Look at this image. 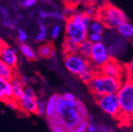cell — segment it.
Here are the masks:
<instances>
[{"mask_svg":"<svg viewBox=\"0 0 133 132\" xmlns=\"http://www.w3.org/2000/svg\"><path fill=\"white\" fill-rule=\"evenodd\" d=\"M63 63L66 69L71 74L75 76H79L90 67L89 59H85L78 53L64 55Z\"/></svg>","mask_w":133,"mask_h":132,"instance_id":"6","label":"cell"},{"mask_svg":"<svg viewBox=\"0 0 133 132\" xmlns=\"http://www.w3.org/2000/svg\"><path fill=\"white\" fill-rule=\"evenodd\" d=\"M48 18H51L57 22H63L66 21V17L63 14V13L59 11H48Z\"/></svg>","mask_w":133,"mask_h":132,"instance_id":"23","label":"cell"},{"mask_svg":"<svg viewBox=\"0 0 133 132\" xmlns=\"http://www.w3.org/2000/svg\"><path fill=\"white\" fill-rule=\"evenodd\" d=\"M87 132H100V126L95 122H88L87 123Z\"/></svg>","mask_w":133,"mask_h":132,"instance_id":"33","label":"cell"},{"mask_svg":"<svg viewBox=\"0 0 133 132\" xmlns=\"http://www.w3.org/2000/svg\"><path fill=\"white\" fill-rule=\"evenodd\" d=\"M39 24H38V32L36 34L35 37V40L38 43H41L44 42L47 40V37H48V29L46 25L44 24V22H42V20L39 19L38 21Z\"/></svg>","mask_w":133,"mask_h":132,"instance_id":"19","label":"cell"},{"mask_svg":"<svg viewBox=\"0 0 133 132\" xmlns=\"http://www.w3.org/2000/svg\"><path fill=\"white\" fill-rule=\"evenodd\" d=\"M87 40H90L93 44H97V43H102V42H103L104 38H103V36L101 35V34L91 33V32H89Z\"/></svg>","mask_w":133,"mask_h":132,"instance_id":"26","label":"cell"},{"mask_svg":"<svg viewBox=\"0 0 133 132\" xmlns=\"http://www.w3.org/2000/svg\"><path fill=\"white\" fill-rule=\"evenodd\" d=\"M47 123H48L50 129H51L52 132H65L66 131V130L63 127H61L59 125H57L56 123H53L51 121L47 120Z\"/></svg>","mask_w":133,"mask_h":132,"instance_id":"29","label":"cell"},{"mask_svg":"<svg viewBox=\"0 0 133 132\" xmlns=\"http://www.w3.org/2000/svg\"><path fill=\"white\" fill-rule=\"evenodd\" d=\"M18 78H19V77H18ZM19 78H20V80H21V81H22V83L25 86V85L28 83V78H27L26 76L23 75V76L20 77Z\"/></svg>","mask_w":133,"mask_h":132,"instance_id":"37","label":"cell"},{"mask_svg":"<svg viewBox=\"0 0 133 132\" xmlns=\"http://www.w3.org/2000/svg\"><path fill=\"white\" fill-rule=\"evenodd\" d=\"M87 120H83L76 127L71 130H68L65 132H86L87 129Z\"/></svg>","mask_w":133,"mask_h":132,"instance_id":"27","label":"cell"},{"mask_svg":"<svg viewBox=\"0 0 133 132\" xmlns=\"http://www.w3.org/2000/svg\"><path fill=\"white\" fill-rule=\"evenodd\" d=\"M0 59L10 67L15 69L18 64V55L17 50L13 47L6 45L0 55Z\"/></svg>","mask_w":133,"mask_h":132,"instance_id":"10","label":"cell"},{"mask_svg":"<svg viewBox=\"0 0 133 132\" xmlns=\"http://www.w3.org/2000/svg\"><path fill=\"white\" fill-rule=\"evenodd\" d=\"M116 95L121 108L120 120H133V80L125 79Z\"/></svg>","mask_w":133,"mask_h":132,"instance_id":"3","label":"cell"},{"mask_svg":"<svg viewBox=\"0 0 133 132\" xmlns=\"http://www.w3.org/2000/svg\"><path fill=\"white\" fill-rule=\"evenodd\" d=\"M0 76L9 81L16 77L14 69L3 62L1 59H0Z\"/></svg>","mask_w":133,"mask_h":132,"instance_id":"16","label":"cell"},{"mask_svg":"<svg viewBox=\"0 0 133 132\" xmlns=\"http://www.w3.org/2000/svg\"><path fill=\"white\" fill-rule=\"evenodd\" d=\"M61 30H62V28H61L60 25H59V24L54 25L52 26V28L51 29V32H50V36H51V38L53 40L57 39L61 33Z\"/></svg>","mask_w":133,"mask_h":132,"instance_id":"28","label":"cell"},{"mask_svg":"<svg viewBox=\"0 0 133 132\" xmlns=\"http://www.w3.org/2000/svg\"><path fill=\"white\" fill-rule=\"evenodd\" d=\"M6 43L0 38V55H1V53H2V51H3V49L4 48V47L6 46Z\"/></svg>","mask_w":133,"mask_h":132,"instance_id":"38","label":"cell"},{"mask_svg":"<svg viewBox=\"0 0 133 132\" xmlns=\"http://www.w3.org/2000/svg\"><path fill=\"white\" fill-rule=\"evenodd\" d=\"M17 37H18V40L22 44H25L29 39V35L27 33V32L20 27L17 28Z\"/></svg>","mask_w":133,"mask_h":132,"instance_id":"25","label":"cell"},{"mask_svg":"<svg viewBox=\"0 0 133 132\" xmlns=\"http://www.w3.org/2000/svg\"><path fill=\"white\" fill-rule=\"evenodd\" d=\"M16 101L18 108L25 113H36L37 106V97L32 88L29 86H25L22 96Z\"/></svg>","mask_w":133,"mask_h":132,"instance_id":"8","label":"cell"},{"mask_svg":"<svg viewBox=\"0 0 133 132\" xmlns=\"http://www.w3.org/2000/svg\"><path fill=\"white\" fill-rule=\"evenodd\" d=\"M119 34L125 39L133 40V24L126 21L116 29Z\"/></svg>","mask_w":133,"mask_h":132,"instance_id":"15","label":"cell"},{"mask_svg":"<svg viewBox=\"0 0 133 132\" xmlns=\"http://www.w3.org/2000/svg\"><path fill=\"white\" fill-rule=\"evenodd\" d=\"M97 105L103 112L110 116L120 119L121 108L118 96L116 94H107L95 98Z\"/></svg>","mask_w":133,"mask_h":132,"instance_id":"5","label":"cell"},{"mask_svg":"<svg viewBox=\"0 0 133 132\" xmlns=\"http://www.w3.org/2000/svg\"><path fill=\"white\" fill-rule=\"evenodd\" d=\"M96 72H97V71L92 67V66H90V67L87 70H86L84 72L78 76V78L82 82H84L85 84L89 85L90 83V81L93 80Z\"/></svg>","mask_w":133,"mask_h":132,"instance_id":"22","label":"cell"},{"mask_svg":"<svg viewBox=\"0 0 133 132\" xmlns=\"http://www.w3.org/2000/svg\"><path fill=\"white\" fill-rule=\"evenodd\" d=\"M112 59L109 48L103 43H97L93 45L92 52L89 59L90 65L98 71L103 66Z\"/></svg>","mask_w":133,"mask_h":132,"instance_id":"7","label":"cell"},{"mask_svg":"<svg viewBox=\"0 0 133 132\" xmlns=\"http://www.w3.org/2000/svg\"><path fill=\"white\" fill-rule=\"evenodd\" d=\"M10 85L13 91L14 99L15 101H18L24 93L25 86L22 83L20 78L18 76H16L10 81Z\"/></svg>","mask_w":133,"mask_h":132,"instance_id":"14","label":"cell"},{"mask_svg":"<svg viewBox=\"0 0 133 132\" xmlns=\"http://www.w3.org/2000/svg\"><path fill=\"white\" fill-rule=\"evenodd\" d=\"M125 69H126L127 78L133 80V59L125 65Z\"/></svg>","mask_w":133,"mask_h":132,"instance_id":"31","label":"cell"},{"mask_svg":"<svg viewBox=\"0 0 133 132\" xmlns=\"http://www.w3.org/2000/svg\"><path fill=\"white\" fill-rule=\"evenodd\" d=\"M105 26L103 22L99 18H93L89 25V32L91 33H97L102 35L105 31Z\"/></svg>","mask_w":133,"mask_h":132,"instance_id":"18","label":"cell"},{"mask_svg":"<svg viewBox=\"0 0 133 132\" xmlns=\"http://www.w3.org/2000/svg\"><path fill=\"white\" fill-rule=\"evenodd\" d=\"M58 96V93H55L47 100L45 111V116L47 119H52L56 115V101Z\"/></svg>","mask_w":133,"mask_h":132,"instance_id":"12","label":"cell"},{"mask_svg":"<svg viewBox=\"0 0 133 132\" xmlns=\"http://www.w3.org/2000/svg\"><path fill=\"white\" fill-rule=\"evenodd\" d=\"M63 47L64 55L74 54V53H78V44L75 43L72 40H70L64 38V42H63Z\"/></svg>","mask_w":133,"mask_h":132,"instance_id":"20","label":"cell"},{"mask_svg":"<svg viewBox=\"0 0 133 132\" xmlns=\"http://www.w3.org/2000/svg\"><path fill=\"white\" fill-rule=\"evenodd\" d=\"M46 102L43 99H38L37 98V112L36 114H37L40 116H45V111H46Z\"/></svg>","mask_w":133,"mask_h":132,"instance_id":"24","label":"cell"},{"mask_svg":"<svg viewBox=\"0 0 133 132\" xmlns=\"http://www.w3.org/2000/svg\"><path fill=\"white\" fill-rule=\"evenodd\" d=\"M86 12H75L66 19L65 39L74 41L79 44L87 40L89 34V25L92 21Z\"/></svg>","mask_w":133,"mask_h":132,"instance_id":"1","label":"cell"},{"mask_svg":"<svg viewBox=\"0 0 133 132\" xmlns=\"http://www.w3.org/2000/svg\"><path fill=\"white\" fill-rule=\"evenodd\" d=\"M100 132H114V130L105 125H101L100 126Z\"/></svg>","mask_w":133,"mask_h":132,"instance_id":"36","label":"cell"},{"mask_svg":"<svg viewBox=\"0 0 133 132\" xmlns=\"http://www.w3.org/2000/svg\"><path fill=\"white\" fill-rule=\"evenodd\" d=\"M20 52L21 53L28 59V60H36L37 54L34 50L26 44H21L20 45Z\"/></svg>","mask_w":133,"mask_h":132,"instance_id":"21","label":"cell"},{"mask_svg":"<svg viewBox=\"0 0 133 132\" xmlns=\"http://www.w3.org/2000/svg\"><path fill=\"white\" fill-rule=\"evenodd\" d=\"M93 44L88 40H86L82 43L78 44V53L82 55V57H84L87 59H90L91 52H92V48H93Z\"/></svg>","mask_w":133,"mask_h":132,"instance_id":"17","label":"cell"},{"mask_svg":"<svg viewBox=\"0 0 133 132\" xmlns=\"http://www.w3.org/2000/svg\"><path fill=\"white\" fill-rule=\"evenodd\" d=\"M98 71L109 77L121 79L123 81L128 78L125 65H122L120 62L112 58L107 63H105Z\"/></svg>","mask_w":133,"mask_h":132,"instance_id":"9","label":"cell"},{"mask_svg":"<svg viewBox=\"0 0 133 132\" xmlns=\"http://www.w3.org/2000/svg\"><path fill=\"white\" fill-rule=\"evenodd\" d=\"M105 25V28L117 29L123 22L128 21L122 10L113 5H105L98 12V18Z\"/></svg>","mask_w":133,"mask_h":132,"instance_id":"4","label":"cell"},{"mask_svg":"<svg viewBox=\"0 0 133 132\" xmlns=\"http://www.w3.org/2000/svg\"><path fill=\"white\" fill-rule=\"evenodd\" d=\"M62 96H63V97L65 99L66 101H72V100H75V99H76L73 93H68V92H66V93H63Z\"/></svg>","mask_w":133,"mask_h":132,"instance_id":"35","label":"cell"},{"mask_svg":"<svg viewBox=\"0 0 133 132\" xmlns=\"http://www.w3.org/2000/svg\"><path fill=\"white\" fill-rule=\"evenodd\" d=\"M38 55L43 59H49L55 57L56 48L52 42H47L38 48Z\"/></svg>","mask_w":133,"mask_h":132,"instance_id":"13","label":"cell"},{"mask_svg":"<svg viewBox=\"0 0 133 132\" xmlns=\"http://www.w3.org/2000/svg\"><path fill=\"white\" fill-rule=\"evenodd\" d=\"M17 23H18V21H11L9 18V19H4L2 22V25L4 26L5 28L10 29H15Z\"/></svg>","mask_w":133,"mask_h":132,"instance_id":"32","label":"cell"},{"mask_svg":"<svg viewBox=\"0 0 133 132\" xmlns=\"http://www.w3.org/2000/svg\"><path fill=\"white\" fill-rule=\"evenodd\" d=\"M122 83L123 81L121 79L109 77L100 71H97L88 86L94 98H97L107 94H116Z\"/></svg>","mask_w":133,"mask_h":132,"instance_id":"2","label":"cell"},{"mask_svg":"<svg viewBox=\"0 0 133 132\" xmlns=\"http://www.w3.org/2000/svg\"><path fill=\"white\" fill-rule=\"evenodd\" d=\"M0 101H4L6 104L15 101L13 96L10 81L4 79L1 76H0Z\"/></svg>","mask_w":133,"mask_h":132,"instance_id":"11","label":"cell"},{"mask_svg":"<svg viewBox=\"0 0 133 132\" xmlns=\"http://www.w3.org/2000/svg\"><path fill=\"white\" fill-rule=\"evenodd\" d=\"M38 16L41 20H45V19H48V11L47 10H42V9H40L39 11H38Z\"/></svg>","mask_w":133,"mask_h":132,"instance_id":"34","label":"cell"},{"mask_svg":"<svg viewBox=\"0 0 133 132\" xmlns=\"http://www.w3.org/2000/svg\"><path fill=\"white\" fill-rule=\"evenodd\" d=\"M19 3L22 7L25 9H29L36 5L37 3V0H23V1L19 2Z\"/></svg>","mask_w":133,"mask_h":132,"instance_id":"30","label":"cell"}]
</instances>
